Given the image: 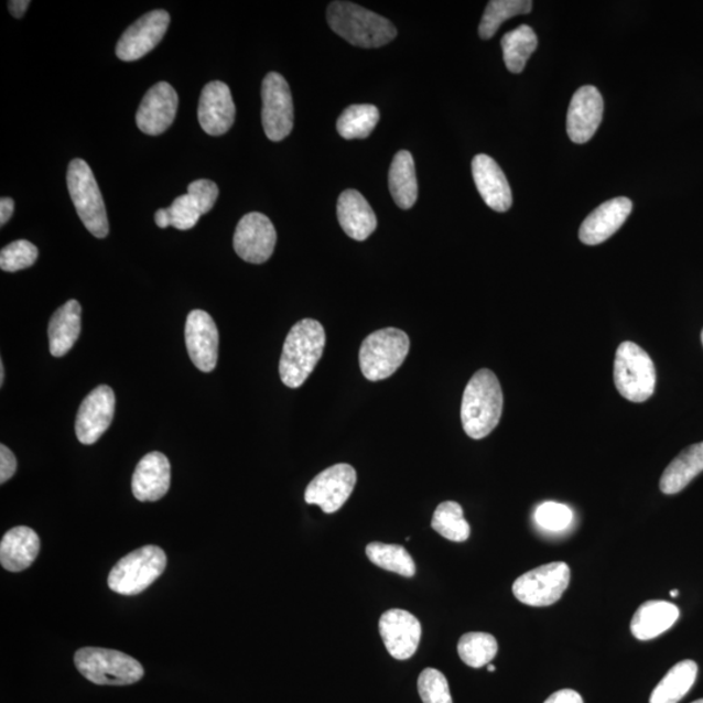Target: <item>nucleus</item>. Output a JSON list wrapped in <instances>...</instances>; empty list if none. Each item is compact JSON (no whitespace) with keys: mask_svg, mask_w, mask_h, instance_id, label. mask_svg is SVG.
Listing matches in <instances>:
<instances>
[{"mask_svg":"<svg viewBox=\"0 0 703 703\" xmlns=\"http://www.w3.org/2000/svg\"><path fill=\"white\" fill-rule=\"evenodd\" d=\"M326 333L318 321L306 318L298 322L286 335L279 375L290 389H299L310 378L324 355Z\"/></svg>","mask_w":703,"mask_h":703,"instance_id":"obj_1","label":"nucleus"},{"mask_svg":"<svg viewBox=\"0 0 703 703\" xmlns=\"http://www.w3.org/2000/svg\"><path fill=\"white\" fill-rule=\"evenodd\" d=\"M504 412V392L497 376L489 369H480L465 387L462 403L464 432L473 440L493 433Z\"/></svg>","mask_w":703,"mask_h":703,"instance_id":"obj_2","label":"nucleus"},{"mask_svg":"<svg viewBox=\"0 0 703 703\" xmlns=\"http://www.w3.org/2000/svg\"><path fill=\"white\" fill-rule=\"evenodd\" d=\"M327 21L329 28L342 39L363 48L382 47L398 34L391 21L350 2L329 4Z\"/></svg>","mask_w":703,"mask_h":703,"instance_id":"obj_3","label":"nucleus"},{"mask_svg":"<svg viewBox=\"0 0 703 703\" xmlns=\"http://www.w3.org/2000/svg\"><path fill=\"white\" fill-rule=\"evenodd\" d=\"M75 666L82 675L97 685H131L143 678V667L125 652L83 648L76 651Z\"/></svg>","mask_w":703,"mask_h":703,"instance_id":"obj_4","label":"nucleus"},{"mask_svg":"<svg viewBox=\"0 0 703 703\" xmlns=\"http://www.w3.org/2000/svg\"><path fill=\"white\" fill-rule=\"evenodd\" d=\"M411 340L403 329L387 327L366 338L360 348V368L366 379L378 382L390 378L403 365Z\"/></svg>","mask_w":703,"mask_h":703,"instance_id":"obj_5","label":"nucleus"},{"mask_svg":"<svg viewBox=\"0 0 703 703\" xmlns=\"http://www.w3.org/2000/svg\"><path fill=\"white\" fill-rule=\"evenodd\" d=\"M614 380L623 398L632 403H643L656 390L655 363L640 346L632 342H624L616 350Z\"/></svg>","mask_w":703,"mask_h":703,"instance_id":"obj_6","label":"nucleus"},{"mask_svg":"<svg viewBox=\"0 0 703 703\" xmlns=\"http://www.w3.org/2000/svg\"><path fill=\"white\" fill-rule=\"evenodd\" d=\"M67 185L72 203L86 229L96 238L105 239L109 235V219L89 164L83 160L72 161L67 172Z\"/></svg>","mask_w":703,"mask_h":703,"instance_id":"obj_7","label":"nucleus"},{"mask_svg":"<svg viewBox=\"0 0 703 703\" xmlns=\"http://www.w3.org/2000/svg\"><path fill=\"white\" fill-rule=\"evenodd\" d=\"M166 565L164 551L149 544L129 552L115 564L109 575V587L121 595H138L163 575Z\"/></svg>","mask_w":703,"mask_h":703,"instance_id":"obj_8","label":"nucleus"},{"mask_svg":"<svg viewBox=\"0 0 703 703\" xmlns=\"http://www.w3.org/2000/svg\"><path fill=\"white\" fill-rule=\"evenodd\" d=\"M571 569L563 562L538 566L515 581L512 592L521 604L547 607L556 604L570 586Z\"/></svg>","mask_w":703,"mask_h":703,"instance_id":"obj_9","label":"nucleus"},{"mask_svg":"<svg viewBox=\"0 0 703 703\" xmlns=\"http://www.w3.org/2000/svg\"><path fill=\"white\" fill-rule=\"evenodd\" d=\"M293 100L289 83L277 72L263 78L262 125L271 141L289 138L293 129Z\"/></svg>","mask_w":703,"mask_h":703,"instance_id":"obj_10","label":"nucleus"},{"mask_svg":"<svg viewBox=\"0 0 703 703\" xmlns=\"http://www.w3.org/2000/svg\"><path fill=\"white\" fill-rule=\"evenodd\" d=\"M357 475L354 466L336 464L321 472L305 490L307 505L318 506L325 513H334L346 505L354 493Z\"/></svg>","mask_w":703,"mask_h":703,"instance_id":"obj_11","label":"nucleus"},{"mask_svg":"<svg viewBox=\"0 0 703 703\" xmlns=\"http://www.w3.org/2000/svg\"><path fill=\"white\" fill-rule=\"evenodd\" d=\"M277 246V231L261 213L244 215L234 235L235 252L241 260L260 264L270 260Z\"/></svg>","mask_w":703,"mask_h":703,"instance_id":"obj_12","label":"nucleus"},{"mask_svg":"<svg viewBox=\"0 0 703 703\" xmlns=\"http://www.w3.org/2000/svg\"><path fill=\"white\" fill-rule=\"evenodd\" d=\"M170 25V14L155 10L143 14L121 35L117 45L120 61L134 62L141 60L160 43Z\"/></svg>","mask_w":703,"mask_h":703,"instance_id":"obj_13","label":"nucleus"},{"mask_svg":"<svg viewBox=\"0 0 703 703\" xmlns=\"http://www.w3.org/2000/svg\"><path fill=\"white\" fill-rule=\"evenodd\" d=\"M379 632L390 656L405 661L418 651L422 628L414 615L393 608L380 616Z\"/></svg>","mask_w":703,"mask_h":703,"instance_id":"obj_14","label":"nucleus"},{"mask_svg":"<svg viewBox=\"0 0 703 703\" xmlns=\"http://www.w3.org/2000/svg\"><path fill=\"white\" fill-rule=\"evenodd\" d=\"M185 344L196 368L210 372L217 368L219 333L209 313L193 311L186 318Z\"/></svg>","mask_w":703,"mask_h":703,"instance_id":"obj_15","label":"nucleus"},{"mask_svg":"<svg viewBox=\"0 0 703 703\" xmlns=\"http://www.w3.org/2000/svg\"><path fill=\"white\" fill-rule=\"evenodd\" d=\"M115 413V393L109 386H99L86 397L76 418L77 440L95 444L110 428Z\"/></svg>","mask_w":703,"mask_h":703,"instance_id":"obj_16","label":"nucleus"},{"mask_svg":"<svg viewBox=\"0 0 703 703\" xmlns=\"http://www.w3.org/2000/svg\"><path fill=\"white\" fill-rule=\"evenodd\" d=\"M604 98L597 88L587 85L580 88L572 97L569 115H566V132L576 143H586L602 123L604 118Z\"/></svg>","mask_w":703,"mask_h":703,"instance_id":"obj_17","label":"nucleus"},{"mask_svg":"<svg viewBox=\"0 0 703 703\" xmlns=\"http://www.w3.org/2000/svg\"><path fill=\"white\" fill-rule=\"evenodd\" d=\"M177 105L176 90L169 83H158L143 97L136 123L143 133L162 134L174 123Z\"/></svg>","mask_w":703,"mask_h":703,"instance_id":"obj_18","label":"nucleus"},{"mask_svg":"<svg viewBox=\"0 0 703 703\" xmlns=\"http://www.w3.org/2000/svg\"><path fill=\"white\" fill-rule=\"evenodd\" d=\"M236 107L231 90L221 82H212L201 93L198 121L207 134L221 136L235 123Z\"/></svg>","mask_w":703,"mask_h":703,"instance_id":"obj_19","label":"nucleus"},{"mask_svg":"<svg viewBox=\"0 0 703 703\" xmlns=\"http://www.w3.org/2000/svg\"><path fill=\"white\" fill-rule=\"evenodd\" d=\"M632 209V201L627 197L607 201L587 215L580 227V240L586 246H598V244L606 241L626 224Z\"/></svg>","mask_w":703,"mask_h":703,"instance_id":"obj_20","label":"nucleus"},{"mask_svg":"<svg viewBox=\"0 0 703 703\" xmlns=\"http://www.w3.org/2000/svg\"><path fill=\"white\" fill-rule=\"evenodd\" d=\"M472 174L485 204L498 213H506L512 206V192L505 172L486 154H478L472 162Z\"/></svg>","mask_w":703,"mask_h":703,"instance_id":"obj_21","label":"nucleus"},{"mask_svg":"<svg viewBox=\"0 0 703 703\" xmlns=\"http://www.w3.org/2000/svg\"><path fill=\"white\" fill-rule=\"evenodd\" d=\"M171 485V465L161 452H150L136 466L132 478L134 498L140 501H156L166 495Z\"/></svg>","mask_w":703,"mask_h":703,"instance_id":"obj_22","label":"nucleus"},{"mask_svg":"<svg viewBox=\"0 0 703 703\" xmlns=\"http://www.w3.org/2000/svg\"><path fill=\"white\" fill-rule=\"evenodd\" d=\"M338 219L350 239L364 241L376 231L377 217L360 192L344 191L338 199Z\"/></svg>","mask_w":703,"mask_h":703,"instance_id":"obj_23","label":"nucleus"},{"mask_svg":"<svg viewBox=\"0 0 703 703\" xmlns=\"http://www.w3.org/2000/svg\"><path fill=\"white\" fill-rule=\"evenodd\" d=\"M40 537L33 529L18 527L9 530L0 542V563L4 570L21 572L33 564L40 554Z\"/></svg>","mask_w":703,"mask_h":703,"instance_id":"obj_24","label":"nucleus"},{"mask_svg":"<svg viewBox=\"0 0 703 703\" xmlns=\"http://www.w3.org/2000/svg\"><path fill=\"white\" fill-rule=\"evenodd\" d=\"M679 616L677 605L666 601H648L635 613L630 630L637 640L650 641L672 628Z\"/></svg>","mask_w":703,"mask_h":703,"instance_id":"obj_25","label":"nucleus"},{"mask_svg":"<svg viewBox=\"0 0 703 703\" xmlns=\"http://www.w3.org/2000/svg\"><path fill=\"white\" fill-rule=\"evenodd\" d=\"M82 333V305L76 300L60 307L48 324L50 354L54 357L67 355Z\"/></svg>","mask_w":703,"mask_h":703,"instance_id":"obj_26","label":"nucleus"},{"mask_svg":"<svg viewBox=\"0 0 703 703\" xmlns=\"http://www.w3.org/2000/svg\"><path fill=\"white\" fill-rule=\"evenodd\" d=\"M703 472V442L685 448L663 472L659 487L663 494L684 490Z\"/></svg>","mask_w":703,"mask_h":703,"instance_id":"obj_27","label":"nucleus"},{"mask_svg":"<svg viewBox=\"0 0 703 703\" xmlns=\"http://www.w3.org/2000/svg\"><path fill=\"white\" fill-rule=\"evenodd\" d=\"M389 185L391 196L400 209H411L419 197V185L413 156L407 150H400L394 155L390 167Z\"/></svg>","mask_w":703,"mask_h":703,"instance_id":"obj_28","label":"nucleus"},{"mask_svg":"<svg viewBox=\"0 0 703 703\" xmlns=\"http://www.w3.org/2000/svg\"><path fill=\"white\" fill-rule=\"evenodd\" d=\"M699 666L693 661H683L666 673L661 683L650 695V703H678L684 699L697 680Z\"/></svg>","mask_w":703,"mask_h":703,"instance_id":"obj_29","label":"nucleus"},{"mask_svg":"<svg viewBox=\"0 0 703 703\" xmlns=\"http://www.w3.org/2000/svg\"><path fill=\"white\" fill-rule=\"evenodd\" d=\"M537 46V34L528 25H520L506 33L501 39V48H504V60L508 71L512 74H521Z\"/></svg>","mask_w":703,"mask_h":703,"instance_id":"obj_30","label":"nucleus"},{"mask_svg":"<svg viewBox=\"0 0 703 703\" xmlns=\"http://www.w3.org/2000/svg\"><path fill=\"white\" fill-rule=\"evenodd\" d=\"M366 555L379 569L398 573V575L404 577H413L415 575L413 558L399 544L372 542L366 547Z\"/></svg>","mask_w":703,"mask_h":703,"instance_id":"obj_31","label":"nucleus"},{"mask_svg":"<svg viewBox=\"0 0 703 703\" xmlns=\"http://www.w3.org/2000/svg\"><path fill=\"white\" fill-rule=\"evenodd\" d=\"M533 2L530 0H491L487 4L484 18L480 20L478 33L483 40H490L499 31L505 21L532 12Z\"/></svg>","mask_w":703,"mask_h":703,"instance_id":"obj_32","label":"nucleus"},{"mask_svg":"<svg viewBox=\"0 0 703 703\" xmlns=\"http://www.w3.org/2000/svg\"><path fill=\"white\" fill-rule=\"evenodd\" d=\"M379 117L376 106L354 105L344 110L336 127L343 139H366L375 131Z\"/></svg>","mask_w":703,"mask_h":703,"instance_id":"obj_33","label":"nucleus"},{"mask_svg":"<svg viewBox=\"0 0 703 703\" xmlns=\"http://www.w3.org/2000/svg\"><path fill=\"white\" fill-rule=\"evenodd\" d=\"M432 528L452 542H464L471 536V527L464 518L463 507L456 501H444L436 507Z\"/></svg>","mask_w":703,"mask_h":703,"instance_id":"obj_34","label":"nucleus"},{"mask_svg":"<svg viewBox=\"0 0 703 703\" xmlns=\"http://www.w3.org/2000/svg\"><path fill=\"white\" fill-rule=\"evenodd\" d=\"M457 651L466 666L472 667V669H480V667L490 664L497 656L498 642L490 634H465L458 640Z\"/></svg>","mask_w":703,"mask_h":703,"instance_id":"obj_35","label":"nucleus"},{"mask_svg":"<svg viewBox=\"0 0 703 703\" xmlns=\"http://www.w3.org/2000/svg\"><path fill=\"white\" fill-rule=\"evenodd\" d=\"M39 258V249L31 241L18 240L9 244L0 252V269L17 272L33 267Z\"/></svg>","mask_w":703,"mask_h":703,"instance_id":"obj_36","label":"nucleus"},{"mask_svg":"<svg viewBox=\"0 0 703 703\" xmlns=\"http://www.w3.org/2000/svg\"><path fill=\"white\" fill-rule=\"evenodd\" d=\"M418 685L423 703H452L448 681L441 671L423 670Z\"/></svg>","mask_w":703,"mask_h":703,"instance_id":"obj_37","label":"nucleus"},{"mask_svg":"<svg viewBox=\"0 0 703 703\" xmlns=\"http://www.w3.org/2000/svg\"><path fill=\"white\" fill-rule=\"evenodd\" d=\"M534 519L538 527L549 530V532H562V530L570 528L573 512L569 506L547 501L537 508Z\"/></svg>","mask_w":703,"mask_h":703,"instance_id":"obj_38","label":"nucleus"},{"mask_svg":"<svg viewBox=\"0 0 703 703\" xmlns=\"http://www.w3.org/2000/svg\"><path fill=\"white\" fill-rule=\"evenodd\" d=\"M171 219V226L181 231H186L197 225L201 218V212L198 207L193 203L188 193L181 197H177L174 203L167 209Z\"/></svg>","mask_w":703,"mask_h":703,"instance_id":"obj_39","label":"nucleus"},{"mask_svg":"<svg viewBox=\"0 0 703 703\" xmlns=\"http://www.w3.org/2000/svg\"><path fill=\"white\" fill-rule=\"evenodd\" d=\"M188 195L198 207L201 214L209 213L219 195L217 184L210 181H196L190 184Z\"/></svg>","mask_w":703,"mask_h":703,"instance_id":"obj_40","label":"nucleus"},{"mask_svg":"<svg viewBox=\"0 0 703 703\" xmlns=\"http://www.w3.org/2000/svg\"><path fill=\"white\" fill-rule=\"evenodd\" d=\"M17 469V457H14L13 452L9 447L2 444V446H0V484L3 485L12 478Z\"/></svg>","mask_w":703,"mask_h":703,"instance_id":"obj_41","label":"nucleus"},{"mask_svg":"<svg viewBox=\"0 0 703 703\" xmlns=\"http://www.w3.org/2000/svg\"><path fill=\"white\" fill-rule=\"evenodd\" d=\"M544 703H584V700L576 691L562 690L551 694Z\"/></svg>","mask_w":703,"mask_h":703,"instance_id":"obj_42","label":"nucleus"},{"mask_svg":"<svg viewBox=\"0 0 703 703\" xmlns=\"http://www.w3.org/2000/svg\"><path fill=\"white\" fill-rule=\"evenodd\" d=\"M14 210L13 199L3 197L0 199V225L4 226L12 217Z\"/></svg>","mask_w":703,"mask_h":703,"instance_id":"obj_43","label":"nucleus"},{"mask_svg":"<svg viewBox=\"0 0 703 703\" xmlns=\"http://www.w3.org/2000/svg\"><path fill=\"white\" fill-rule=\"evenodd\" d=\"M29 4H31L29 0H11V2H9V10L13 18L21 19L24 17Z\"/></svg>","mask_w":703,"mask_h":703,"instance_id":"obj_44","label":"nucleus"},{"mask_svg":"<svg viewBox=\"0 0 703 703\" xmlns=\"http://www.w3.org/2000/svg\"><path fill=\"white\" fill-rule=\"evenodd\" d=\"M155 224L160 228H167L169 226H171V219L167 209H161L155 213Z\"/></svg>","mask_w":703,"mask_h":703,"instance_id":"obj_45","label":"nucleus"},{"mask_svg":"<svg viewBox=\"0 0 703 703\" xmlns=\"http://www.w3.org/2000/svg\"><path fill=\"white\" fill-rule=\"evenodd\" d=\"M4 365L3 363H0V386H3L4 383Z\"/></svg>","mask_w":703,"mask_h":703,"instance_id":"obj_46","label":"nucleus"},{"mask_svg":"<svg viewBox=\"0 0 703 703\" xmlns=\"http://www.w3.org/2000/svg\"><path fill=\"white\" fill-rule=\"evenodd\" d=\"M678 595H679V591H672V592H671V597H672V598H677V597H678Z\"/></svg>","mask_w":703,"mask_h":703,"instance_id":"obj_47","label":"nucleus"},{"mask_svg":"<svg viewBox=\"0 0 703 703\" xmlns=\"http://www.w3.org/2000/svg\"><path fill=\"white\" fill-rule=\"evenodd\" d=\"M487 670H489L490 672L495 671V667L493 664L487 666Z\"/></svg>","mask_w":703,"mask_h":703,"instance_id":"obj_48","label":"nucleus"},{"mask_svg":"<svg viewBox=\"0 0 703 703\" xmlns=\"http://www.w3.org/2000/svg\"><path fill=\"white\" fill-rule=\"evenodd\" d=\"M692 703H703V699H702V700H699V701H694V702H692Z\"/></svg>","mask_w":703,"mask_h":703,"instance_id":"obj_49","label":"nucleus"},{"mask_svg":"<svg viewBox=\"0 0 703 703\" xmlns=\"http://www.w3.org/2000/svg\"><path fill=\"white\" fill-rule=\"evenodd\" d=\"M701 340H702V344H703V329H702V334H701Z\"/></svg>","mask_w":703,"mask_h":703,"instance_id":"obj_50","label":"nucleus"}]
</instances>
